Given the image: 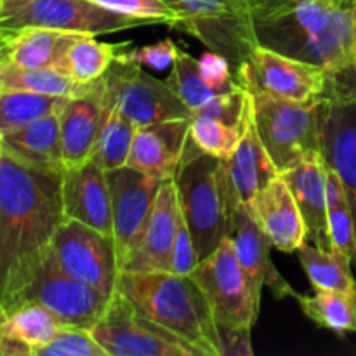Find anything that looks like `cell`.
<instances>
[{
  "label": "cell",
  "instance_id": "3957f363",
  "mask_svg": "<svg viewBox=\"0 0 356 356\" xmlns=\"http://www.w3.org/2000/svg\"><path fill=\"white\" fill-rule=\"evenodd\" d=\"M117 291L146 318L174 334L193 356H225L211 305L191 275L120 271Z\"/></svg>",
  "mask_w": 356,
  "mask_h": 356
},
{
  "label": "cell",
  "instance_id": "4316f807",
  "mask_svg": "<svg viewBox=\"0 0 356 356\" xmlns=\"http://www.w3.org/2000/svg\"><path fill=\"white\" fill-rule=\"evenodd\" d=\"M96 82L79 83L56 68H21L0 63V89L30 90L49 96L79 97L89 94Z\"/></svg>",
  "mask_w": 356,
  "mask_h": 356
},
{
  "label": "cell",
  "instance_id": "d6a6232c",
  "mask_svg": "<svg viewBox=\"0 0 356 356\" xmlns=\"http://www.w3.org/2000/svg\"><path fill=\"white\" fill-rule=\"evenodd\" d=\"M165 82L169 83L174 94L183 101L184 106L191 113L204 108L212 97L218 96V92L211 89L204 76H202L198 59L188 54L186 51H181V49L177 52L176 59H174L172 70H170Z\"/></svg>",
  "mask_w": 356,
  "mask_h": 356
},
{
  "label": "cell",
  "instance_id": "9c48e42d",
  "mask_svg": "<svg viewBox=\"0 0 356 356\" xmlns=\"http://www.w3.org/2000/svg\"><path fill=\"white\" fill-rule=\"evenodd\" d=\"M101 87L104 101L117 104L136 127L193 117L169 83L155 79L134 63L115 59L101 76Z\"/></svg>",
  "mask_w": 356,
  "mask_h": 356
},
{
  "label": "cell",
  "instance_id": "8d00e7d4",
  "mask_svg": "<svg viewBox=\"0 0 356 356\" xmlns=\"http://www.w3.org/2000/svg\"><path fill=\"white\" fill-rule=\"evenodd\" d=\"M127 47L129 44L122 49L117 59L125 63H134V65L139 66H149L153 70H165L172 66L174 59H176L177 52H179V47L170 38H163V40L156 42V44L143 45V47Z\"/></svg>",
  "mask_w": 356,
  "mask_h": 356
},
{
  "label": "cell",
  "instance_id": "b9f144b4",
  "mask_svg": "<svg viewBox=\"0 0 356 356\" xmlns=\"http://www.w3.org/2000/svg\"><path fill=\"white\" fill-rule=\"evenodd\" d=\"M2 316H3V309H2V305H0V320H2Z\"/></svg>",
  "mask_w": 356,
  "mask_h": 356
},
{
  "label": "cell",
  "instance_id": "e575fe53",
  "mask_svg": "<svg viewBox=\"0 0 356 356\" xmlns=\"http://www.w3.org/2000/svg\"><path fill=\"white\" fill-rule=\"evenodd\" d=\"M37 356H108L89 329L75 325H63Z\"/></svg>",
  "mask_w": 356,
  "mask_h": 356
},
{
  "label": "cell",
  "instance_id": "7a4b0ae2",
  "mask_svg": "<svg viewBox=\"0 0 356 356\" xmlns=\"http://www.w3.org/2000/svg\"><path fill=\"white\" fill-rule=\"evenodd\" d=\"M257 42L336 73L353 63L356 26L336 0H249Z\"/></svg>",
  "mask_w": 356,
  "mask_h": 356
},
{
  "label": "cell",
  "instance_id": "ee69618b",
  "mask_svg": "<svg viewBox=\"0 0 356 356\" xmlns=\"http://www.w3.org/2000/svg\"><path fill=\"white\" fill-rule=\"evenodd\" d=\"M353 65L356 66V56H355V59H353Z\"/></svg>",
  "mask_w": 356,
  "mask_h": 356
},
{
  "label": "cell",
  "instance_id": "484cf974",
  "mask_svg": "<svg viewBox=\"0 0 356 356\" xmlns=\"http://www.w3.org/2000/svg\"><path fill=\"white\" fill-rule=\"evenodd\" d=\"M298 252L302 270L306 271L315 291L356 296V280L351 271L353 263L344 254L334 249L308 245V242Z\"/></svg>",
  "mask_w": 356,
  "mask_h": 356
},
{
  "label": "cell",
  "instance_id": "52a82bcc",
  "mask_svg": "<svg viewBox=\"0 0 356 356\" xmlns=\"http://www.w3.org/2000/svg\"><path fill=\"white\" fill-rule=\"evenodd\" d=\"M191 277L207 298L222 339H250V330L259 316V309L254 305L229 235L211 256L197 264Z\"/></svg>",
  "mask_w": 356,
  "mask_h": 356
},
{
  "label": "cell",
  "instance_id": "ba28073f",
  "mask_svg": "<svg viewBox=\"0 0 356 356\" xmlns=\"http://www.w3.org/2000/svg\"><path fill=\"white\" fill-rule=\"evenodd\" d=\"M145 24L134 17L103 9L89 0H2L0 30L24 28L103 35Z\"/></svg>",
  "mask_w": 356,
  "mask_h": 356
},
{
  "label": "cell",
  "instance_id": "7c38bea8",
  "mask_svg": "<svg viewBox=\"0 0 356 356\" xmlns=\"http://www.w3.org/2000/svg\"><path fill=\"white\" fill-rule=\"evenodd\" d=\"M235 80L250 94L305 103L323 97L329 72L259 44Z\"/></svg>",
  "mask_w": 356,
  "mask_h": 356
},
{
  "label": "cell",
  "instance_id": "d6986e66",
  "mask_svg": "<svg viewBox=\"0 0 356 356\" xmlns=\"http://www.w3.org/2000/svg\"><path fill=\"white\" fill-rule=\"evenodd\" d=\"M191 118L156 122L136 129L127 167L167 179L176 176L191 143Z\"/></svg>",
  "mask_w": 356,
  "mask_h": 356
},
{
  "label": "cell",
  "instance_id": "5b68a950",
  "mask_svg": "<svg viewBox=\"0 0 356 356\" xmlns=\"http://www.w3.org/2000/svg\"><path fill=\"white\" fill-rule=\"evenodd\" d=\"M250 96L257 132L278 172L291 169L309 153L322 152L325 97L301 103L266 94Z\"/></svg>",
  "mask_w": 356,
  "mask_h": 356
},
{
  "label": "cell",
  "instance_id": "83f0119b",
  "mask_svg": "<svg viewBox=\"0 0 356 356\" xmlns=\"http://www.w3.org/2000/svg\"><path fill=\"white\" fill-rule=\"evenodd\" d=\"M96 35L76 33L65 54L63 72L79 83H92L99 80L111 63L117 59L127 44H106L96 40Z\"/></svg>",
  "mask_w": 356,
  "mask_h": 356
},
{
  "label": "cell",
  "instance_id": "f546056e",
  "mask_svg": "<svg viewBox=\"0 0 356 356\" xmlns=\"http://www.w3.org/2000/svg\"><path fill=\"white\" fill-rule=\"evenodd\" d=\"M327 235L330 249L356 264V229L346 188L339 174L327 163Z\"/></svg>",
  "mask_w": 356,
  "mask_h": 356
},
{
  "label": "cell",
  "instance_id": "4dcf8cb0",
  "mask_svg": "<svg viewBox=\"0 0 356 356\" xmlns=\"http://www.w3.org/2000/svg\"><path fill=\"white\" fill-rule=\"evenodd\" d=\"M70 99L72 97L49 96L30 90L0 89V136L47 115L59 113Z\"/></svg>",
  "mask_w": 356,
  "mask_h": 356
},
{
  "label": "cell",
  "instance_id": "8992f818",
  "mask_svg": "<svg viewBox=\"0 0 356 356\" xmlns=\"http://www.w3.org/2000/svg\"><path fill=\"white\" fill-rule=\"evenodd\" d=\"M179 23L176 28L193 35L209 51L225 56L235 79L259 45L249 0H165Z\"/></svg>",
  "mask_w": 356,
  "mask_h": 356
},
{
  "label": "cell",
  "instance_id": "f35d334b",
  "mask_svg": "<svg viewBox=\"0 0 356 356\" xmlns=\"http://www.w3.org/2000/svg\"><path fill=\"white\" fill-rule=\"evenodd\" d=\"M198 263H200V259H198L197 247H195L193 236H191L186 219H184L183 211H181L179 221H177L176 238H174L172 270H170V273L191 275V271L197 268Z\"/></svg>",
  "mask_w": 356,
  "mask_h": 356
},
{
  "label": "cell",
  "instance_id": "603a6c76",
  "mask_svg": "<svg viewBox=\"0 0 356 356\" xmlns=\"http://www.w3.org/2000/svg\"><path fill=\"white\" fill-rule=\"evenodd\" d=\"M322 155L344 183L356 229V103L327 101Z\"/></svg>",
  "mask_w": 356,
  "mask_h": 356
},
{
  "label": "cell",
  "instance_id": "ffe728a7",
  "mask_svg": "<svg viewBox=\"0 0 356 356\" xmlns=\"http://www.w3.org/2000/svg\"><path fill=\"white\" fill-rule=\"evenodd\" d=\"M226 177H228L229 195L233 207L249 205L257 193L278 176L277 165L271 160L270 153L264 148L254 120V108L250 104L249 117L242 139L228 160H225Z\"/></svg>",
  "mask_w": 356,
  "mask_h": 356
},
{
  "label": "cell",
  "instance_id": "d4e9b609",
  "mask_svg": "<svg viewBox=\"0 0 356 356\" xmlns=\"http://www.w3.org/2000/svg\"><path fill=\"white\" fill-rule=\"evenodd\" d=\"M2 148L21 162L51 170H65L61 152V111L47 115L0 136Z\"/></svg>",
  "mask_w": 356,
  "mask_h": 356
},
{
  "label": "cell",
  "instance_id": "8fae6325",
  "mask_svg": "<svg viewBox=\"0 0 356 356\" xmlns=\"http://www.w3.org/2000/svg\"><path fill=\"white\" fill-rule=\"evenodd\" d=\"M51 254L66 275L96 289L108 299L117 291L120 266L111 235L65 218L56 229Z\"/></svg>",
  "mask_w": 356,
  "mask_h": 356
},
{
  "label": "cell",
  "instance_id": "4fadbf2b",
  "mask_svg": "<svg viewBox=\"0 0 356 356\" xmlns=\"http://www.w3.org/2000/svg\"><path fill=\"white\" fill-rule=\"evenodd\" d=\"M162 181L160 177L127 165L108 170L113 214V242L120 271L129 254L138 245L145 233Z\"/></svg>",
  "mask_w": 356,
  "mask_h": 356
},
{
  "label": "cell",
  "instance_id": "f6af8a7d",
  "mask_svg": "<svg viewBox=\"0 0 356 356\" xmlns=\"http://www.w3.org/2000/svg\"><path fill=\"white\" fill-rule=\"evenodd\" d=\"M0 7H2V0H0Z\"/></svg>",
  "mask_w": 356,
  "mask_h": 356
},
{
  "label": "cell",
  "instance_id": "cb8c5ba5",
  "mask_svg": "<svg viewBox=\"0 0 356 356\" xmlns=\"http://www.w3.org/2000/svg\"><path fill=\"white\" fill-rule=\"evenodd\" d=\"M63 325L45 306L24 302L0 320V356H37Z\"/></svg>",
  "mask_w": 356,
  "mask_h": 356
},
{
  "label": "cell",
  "instance_id": "ab89813d",
  "mask_svg": "<svg viewBox=\"0 0 356 356\" xmlns=\"http://www.w3.org/2000/svg\"><path fill=\"white\" fill-rule=\"evenodd\" d=\"M336 2L339 3L341 7H346V9H350V7H351V3H353L355 0H336Z\"/></svg>",
  "mask_w": 356,
  "mask_h": 356
},
{
  "label": "cell",
  "instance_id": "2e32d148",
  "mask_svg": "<svg viewBox=\"0 0 356 356\" xmlns=\"http://www.w3.org/2000/svg\"><path fill=\"white\" fill-rule=\"evenodd\" d=\"M181 204L174 177H167L160 184L152 216L138 245L129 254L122 271H170L172 249L179 221Z\"/></svg>",
  "mask_w": 356,
  "mask_h": 356
},
{
  "label": "cell",
  "instance_id": "7402d4cb",
  "mask_svg": "<svg viewBox=\"0 0 356 356\" xmlns=\"http://www.w3.org/2000/svg\"><path fill=\"white\" fill-rule=\"evenodd\" d=\"M104 113V97L101 79L89 94L72 97L61 111V152L65 169L83 165L96 149L101 122Z\"/></svg>",
  "mask_w": 356,
  "mask_h": 356
},
{
  "label": "cell",
  "instance_id": "6da1fadb",
  "mask_svg": "<svg viewBox=\"0 0 356 356\" xmlns=\"http://www.w3.org/2000/svg\"><path fill=\"white\" fill-rule=\"evenodd\" d=\"M63 170L33 167L2 148L0 155V305L21 306L51 254L65 219Z\"/></svg>",
  "mask_w": 356,
  "mask_h": 356
},
{
  "label": "cell",
  "instance_id": "f1b7e54d",
  "mask_svg": "<svg viewBox=\"0 0 356 356\" xmlns=\"http://www.w3.org/2000/svg\"><path fill=\"white\" fill-rule=\"evenodd\" d=\"M136 129L138 127L134 122L129 120L117 104L104 101L103 122H101L96 149L90 160L106 172L127 165Z\"/></svg>",
  "mask_w": 356,
  "mask_h": 356
},
{
  "label": "cell",
  "instance_id": "5bb4252c",
  "mask_svg": "<svg viewBox=\"0 0 356 356\" xmlns=\"http://www.w3.org/2000/svg\"><path fill=\"white\" fill-rule=\"evenodd\" d=\"M110 299L96 289L75 280L56 264L49 254L23 302H38L51 309L65 325L89 329L99 320Z\"/></svg>",
  "mask_w": 356,
  "mask_h": 356
},
{
  "label": "cell",
  "instance_id": "836d02e7",
  "mask_svg": "<svg viewBox=\"0 0 356 356\" xmlns=\"http://www.w3.org/2000/svg\"><path fill=\"white\" fill-rule=\"evenodd\" d=\"M245 122L243 125H232L218 120V118L207 117V115H193L190 122V134L202 153H207L216 159L228 160L242 139Z\"/></svg>",
  "mask_w": 356,
  "mask_h": 356
},
{
  "label": "cell",
  "instance_id": "7bdbcfd3",
  "mask_svg": "<svg viewBox=\"0 0 356 356\" xmlns=\"http://www.w3.org/2000/svg\"><path fill=\"white\" fill-rule=\"evenodd\" d=\"M0 155H2V139H0Z\"/></svg>",
  "mask_w": 356,
  "mask_h": 356
},
{
  "label": "cell",
  "instance_id": "d590c367",
  "mask_svg": "<svg viewBox=\"0 0 356 356\" xmlns=\"http://www.w3.org/2000/svg\"><path fill=\"white\" fill-rule=\"evenodd\" d=\"M103 9L122 16L134 17L145 24L159 23L176 28L179 16L165 0H89Z\"/></svg>",
  "mask_w": 356,
  "mask_h": 356
},
{
  "label": "cell",
  "instance_id": "44dd1931",
  "mask_svg": "<svg viewBox=\"0 0 356 356\" xmlns=\"http://www.w3.org/2000/svg\"><path fill=\"white\" fill-rule=\"evenodd\" d=\"M280 176L301 209L308 238L316 247L330 249L327 235V162L322 152L309 153L291 169L280 172Z\"/></svg>",
  "mask_w": 356,
  "mask_h": 356
},
{
  "label": "cell",
  "instance_id": "e0dca14e",
  "mask_svg": "<svg viewBox=\"0 0 356 356\" xmlns=\"http://www.w3.org/2000/svg\"><path fill=\"white\" fill-rule=\"evenodd\" d=\"M61 193L65 218L113 236L111 191L106 170L92 160L73 169H65Z\"/></svg>",
  "mask_w": 356,
  "mask_h": 356
},
{
  "label": "cell",
  "instance_id": "277c9868",
  "mask_svg": "<svg viewBox=\"0 0 356 356\" xmlns=\"http://www.w3.org/2000/svg\"><path fill=\"white\" fill-rule=\"evenodd\" d=\"M174 181L181 211L193 236L198 259L202 261L229 235L235 212L225 160L202 153L191 141Z\"/></svg>",
  "mask_w": 356,
  "mask_h": 356
},
{
  "label": "cell",
  "instance_id": "74e56055",
  "mask_svg": "<svg viewBox=\"0 0 356 356\" xmlns=\"http://www.w3.org/2000/svg\"><path fill=\"white\" fill-rule=\"evenodd\" d=\"M198 63H200L202 76L209 83V87L214 89L218 94L232 92V90H236L240 87L232 72V65H229L225 56L218 54L214 51H207L202 54Z\"/></svg>",
  "mask_w": 356,
  "mask_h": 356
},
{
  "label": "cell",
  "instance_id": "9a60e30c",
  "mask_svg": "<svg viewBox=\"0 0 356 356\" xmlns=\"http://www.w3.org/2000/svg\"><path fill=\"white\" fill-rule=\"evenodd\" d=\"M229 238L235 247V254L238 257V263L245 275L252 301L257 309L261 308L263 287L270 289L277 299L298 296L292 285L275 268L270 256L273 243L268 238L266 233L259 228L247 205H238L233 212Z\"/></svg>",
  "mask_w": 356,
  "mask_h": 356
},
{
  "label": "cell",
  "instance_id": "1f68e13d",
  "mask_svg": "<svg viewBox=\"0 0 356 356\" xmlns=\"http://www.w3.org/2000/svg\"><path fill=\"white\" fill-rule=\"evenodd\" d=\"M302 313L316 325L346 336L356 332V296L315 291L313 296H296Z\"/></svg>",
  "mask_w": 356,
  "mask_h": 356
},
{
  "label": "cell",
  "instance_id": "30bf717a",
  "mask_svg": "<svg viewBox=\"0 0 356 356\" xmlns=\"http://www.w3.org/2000/svg\"><path fill=\"white\" fill-rule=\"evenodd\" d=\"M90 332L108 356H193L174 334L146 318L120 291L111 294Z\"/></svg>",
  "mask_w": 356,
  "mask_h": 356
},
{
  "label": "cell",
  "instance_id": "ac0fdd59",
  "mask_svg": "<svg viewBox=\"0 0 356 356\" xmlns=\"http://www.w3.org/2000/svg\"><path fill=\"white\" fill-rule=\"evenodd\" d=\"M259 228L282 252H298L308 242L305 218L284 177L275 176L247 205Z\"/></svg>",
  "mask_w": 356,
  "mask_h": 356
},
{
  "label": "cell",
  "instance_id": "60d3db41",
  "mask_svg": "<svg viewBox=\"0 0 356 356\" xmlns=\"http://www.w3.org/2000/svg\"><path fill=\"white\" fill-rule=\"evenodd\" d=\"M350 13H351V17H353V23H355V26H356V0H355L353 3H351Z\"/></svg>",
  "mask_w": 356,
  "mask_h": 356
}]
</instances>
